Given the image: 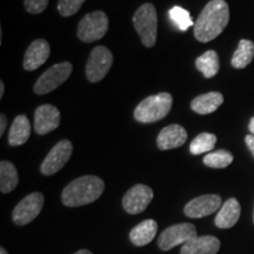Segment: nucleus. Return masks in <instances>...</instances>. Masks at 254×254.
<instances>
[{
	"instance_id": "nucleus-1",
	"label": "nucleus",
	"mask_w": 254,
	"mask_h": 254,
	"mask_svg": "<svg viewBox=\"0 0 254 254\" xmlns=\"http://www.w3.org/2000/svg\"><path fill=\"white\" fill-rule=\"evenodd\" d=\"M230 21V9L225 0H211L194 24V36L201 43H208L222 33Z\"/></svg>"
},
{
	"instance_id": "nucleus-2",
	"label": "nucleus",
	"mask_w": 254,
	"mask_h": 254,
	"mask_svg": "<svg viewBox=\"0 0 254 254\" xmlns=\"http://www.w3.org/2000/svg\"><path fill=\"white\" fill-rule=\"evenodd\" d=\"M105 184L99 177L84 176L69 183L62 193L63 204L67 207H79L92 204L103 194Z\"/></svg>"
},
{
	"instance_id": "nucleus-3",
	"label": "nucleus",
	"mask_w": 254,
	"mask_h": 254,
	"mask_svg": "<svg viewBox=\"0 0 254 254\" xmlns=\"http://www.w3.org/2000/svg\"><path fill=\"white\" fill-rule=\"evenodd\" d=\"M172 95L166 92L151 95L141 101L134 111V118L140 123H154L165 118L172 107Z\"/></svg>"
},
{
	"instance_id": "nucleus-4",
	"label": "nucleus",
	"mask_w": 254,
	"mask_h": 254,
	"mask_svg": "<svg viewBox=\"0 0 254 254\" xmlns=\"http://www.w3.org/2000/svg\"><path fill=\"white\" fill-rule=\"evenodd\" d=\"M133 24L142 44L146 47H153L157 41L158 17L155 7L152 4H144L136 9Z\"/></svg>"
},
{
	"instance_id": "nucleus-5",
	"label": "nucleus",
	"mask_w": 254,
	"mask_h": 254,
	"mask_svg": "<svg viewBox=\"0 0 254 254\" xmlns=\"http://www.w3.org/2000/svg\"><path fill=\"white\" fill-rule=\"evenodd\" d=\"M73 66L69 62H63L53 65L44 72L34 85V93L43 95L55 91L71 77Z\"/></svg>"
},
{
	"instance_id": "nucleus-6",
	"label": "nucleus",
	"mask_w": 254,
	"mask_h": 254,
	"mask_svg": "<svg viewBox=\"0 0 254 254\" xmlns=\"http://www.w3.org/2000/svg\"><path fill=\"white\" fill-rule=\"evenodd\" d=\"M109 30V18L101 11L88 13L78 26V38L84 43H93L103 38Z\"/></svg>"
},
{
	"instance_id": "nucleus-7",
	"label": "nucleus",
	"mask_w": 254,
	"mask_h": 254,
	"mask_svg": "<svg viewBox=\"0 0 254 254\" xmlns=\"http://www.w3.org/2000/svg\"><path fill=\"white\" fill-rule=\"evenodd\" d=\"M196 228L193 224L184 222L167 227L158 238V245L163 251H168L178 245H184L187 241L194 239Z\"/></svg>"
},
{
	"instance_id": "nucleus-8",
	"label": "nucleus",
	"mask_w": 254,
	"mask_h": 254,
	"mask_svg": "<svg viewBox=\"0 0 254 254\" xmlns=\"http://www.w3.org/2000/svg\"><path fill=\"white\" fill-rule=\"evenodd\" d=\"M113 64V56L105 46H97L92 50L86 65V77L88 81L98 82L106 77Z\"/></svg>"
},
{
	"instance_id": "nucleus-9",
	"label": "nucleus",
	"mask_w": 254,
	"mask_h": 254,
	"mask_svg": "<svg viewBox=\"0 0 254 254\" xmlns=\"http://www.w3.org/2000/svg\"><path fill=\"white\" fill-rule=\"evenodd\" d=\"M73 153V145L69 140H62L52 147V150L46 155L45 160L40 166V171L44 176H52L62 170Z\"/></svg>"
},
{
	"instance_id": "nucleus-10",
	"label": "nucleus",
	"mask_w": 254,
	"mask_h": 254,
	"mask_svg": "<svg viewBox=\"0 0 254 254\" xmlns=\"http://www.w3.org/2000/svg\"><path fill=\"white\" fill-rule=\"evenodd\" d=\"M44 206V195L39 192L28 194L15 206L13 211V221L15 225L24 226L33 221L40 214Z\"/></svg>"
},
{
	"instance_id": "nucleus-11",
	"label": "nucleus",
	"mask_w": 254,
	"mask_h": 254,
	"mask_svg": "<svg viewBox=\"0 0 254 254\" xmlns=\"http://www.w3.org/2000/svg\"><path fill=\"white\" fill-rule=\"evenodd\" d=\"M153 199V190L144 184H136L126 192L123 198V207L128 214L144 212Z\"/></svg>"
},
{
	"instance_id": "nucleus-12",
	"label": "nucleus",
	"mask_w": 254,
	"mask_h": 254,
	"mask_svg": "<svg viewBox=\"0 0 254 254\" xmlns=\"http://www.w3.org/2000/svg\"><path fill=\"white\" fill-rule=\"evenodd\" d=\"M221 206L220 196L215 194H206L198 196V198L187 202L185 208H184V213L189 218L199 219L214 213L221 208Z\"/></svg>"
},
{
	"instance_id": "nucleus-13",
	"label": "nucleus",
	"mask_w": 254,
	"mask_h": 254,
	"mask_svg": "<svg viewBox=\"0 0 254 254\" xmlns=\"http://www.w3.org/2000/svg\"><path fill=\"white\" fill-rule=\"evenodd\" d=\"M60 124V112L50 104L41 105L34 113V131L37 134L45 135L55 131Z\"/></svg>"
},
{
	"instance_id": "nucleus-14",
	"label": "nucleus",
	"mask_w": 254,
	"mask_h": 254,
	"mask_svg": "<svg viewBox=\"0 0 254 254\" xmlns=\"http://www.w3.org/2000/svg\"><path fill=\"white\" fill-rule=\"evenodd\" d=\"M51 47L50 44L45 39H37L32 41L25 53L24 58V68L26 71H36L46 62L50 57Z\"/></svg>"
},
{
	"instance_id": "nucleus-15",
	"label": "nucleus",
	"mask_w": 254,
	"mask_h": 254,
	"mask_svg": "<svg viewBox=\"0 0 254 254\" xmlns=\"http://www.w3.org/2000/svg\"><path fill=\"white\" fill-rule=\"evenodd\" d=\"M187 140V132L183 126L178 124L168 125L161 129L157 139V145L160 150H173L183 146Z\"/></svg>"
},
{
	"instance_id": "nucleus-16",
	"label": "nucleus",
	"mask_w": 254,
	"mask_h": 254,
	"mask_svg": "<svg viewBox=\"0 0 254 254\" xmlns=\"http://www.w3.org/2000/svg\"><path fill=\"white\" fill-rule=\"evenodd\" d=\"M220 249V240L213 236L195 237L184 244L180 254H217Z\"/></svg>"
},
{
	"instance_id": "nucleus-17",
	"label": "nucleus",
	"mask_w": 254,
	"mask_h": 254,
	"mask_svg": "<svg viewBox=\"0 0 254 254\" xmlns=\"http://www.w3.org/2000/svg\"><path fill=\"white\" fill-rule=\"evenodd\" d=\"M240 204L237 199L231 198L222 204L220 211L215 217V225L219 228H231L237 224L240 218Z\"/></svg>"
},
{
	"instance_id": "nucleus-18",
	"label": "nucleus",
	"mask_w": 254,
	"mask_h": 254,
	"mask_svg": "<svg viewBox=\"0 0 254 254\" xmlns=\"http://www.w3.org/2000/svg\"><path fill=\"white\" fill-rule=\"evenodd\" d=\"M224 103V95L220 92H208L194 98L190 107L199 114H209L217 111Z\"/></svg>"
},
{
	"instance_id": "nucleus-19",
	"label": "nucleus",
	"mask_w": 254,
	"mask_h": 254,
	"mask_svg": "<svg viewBox=\"0 0 254 254\" xmlns=\"http://www.w3.org/2000/svg\"><path fill=\"white\" fill-rule=\"evenodd\" d=\"M158 231V224L153 219H147L133 228L129 233V239L135 246H145L154 239Z\"/></svg>"
},
{
	"instance_id": "nucleus-20",
	"label": "nucleus",
	"mask_w": 254,
	"mask_h": 254,
	"mask_svg": "<svg viewBox=\"0 0 254 254\" xmlns=\"http://www.w3.org/2000/svg\"><path fill=\"white\" fill-rule=\"evenodd\" d=\"M31 135V124L26 116L20 114L12 123L8 134V144L11 146L24 145Z\"/></svg>"
},
{
	"instance_id": "nucleus-21",
	"label": "nucleus",
	"mask_w": 254,
	"mask_h": 254,
	"mask_svg": "<svg viewBox=\"0 0 254 254\" xmlns=\"http://www.w3.org/2000/svg\"><path fill=\"white\" fill-rule=\"evenodd\" d=\"M19 183L17 168L11 161L2 160L0 163V190L4 194L12 192Z\"/></svg>"
},
{
	"instance_id": "nucleus-22",
	"label": "nucleus",
	"mask_w": 254,
	"mask_h": 254,
	"mask_svg": "<svg viewBox=\"0 0 254 254\" xmlns=\"http://www.w3.org/2000/svg\"><path fill=\"white\" fill-rule=\"evenodd\" d=\"M195 66L199 69V72L204 74L205 78L211 79L215 77L219 72V67H220L217 52L213 50H209L204 55L198 57L195 60Z\"/></svg>"
},
{
	"instance_id": "nucleus-23",
	"label": "nucleus",
	"mask_w": 254,
	"mask_h": 254,
	"mask_svg": "<svg viewBox=\"0 0 254 254\" xmlns=\"http://www.w3.org/2000/svg\"><path fill=\"white\" fill-rule=\"evenodd\" d=\"M254 58V44L253 41L243 39L239 41L238 49L232 57L231 64L234 68L241 69L250 65Z\"/></svg>"
},
{
	"instance_id": "nucleus-24",
	"label": "nucleus",
	"mask_w": 254,
	"mask_h": 254,
	"mask_svg": "<svg viewBox=\"0 0 254 254\" xmlns=\"http://www.w3.org/2000/svg\"><path fill=\"white\" fill-rule=\"evenodd\" d=\"M217 144V136L212 133H201L190 142V151L194 155H199L212 151Z\"/></svg>"
},
{
	"instance_id": "nucleus-25",
	"label": "nucleus",
	"mask_w": 254,
	"mask_h": 254,
	"mask_svg": "<svg viewBox=\"0 0 254 254\" xmlns=\"http://www.w3.org/2000/svg\"><path fill=\"white\" fill-rule=\"evenodd\" d=\"M233 161V155L226 150L211 152L204 158V164L212 168H225L230 166Z\"/></svg>"
},
{
	"instance_id": "nucleus-26",
	"label": "nucleus",
	"mask_w": 254,
	"mask_h": 254,
	"mask_svg": "<svg viewBox=\"0 0 254 254\" xmlns=\"http://www.w3.org/2000/svg\"><path fill=\"white\" fill-rule=\"evenodd\" d=\"M168 15L172 23L179 28L180 31H186L187 28L193 26L195 23H193L192 18H190V12L187 9L179 7V6H174L168 11Z\"/></svg>"
},
{
	"instance_id": "nucleus-27",
	"label": "nucleus",
	"mask_w": 254,
	"mask_h": 254,
	"mask_svg": "<svg viewBox=\"0 0 254 254\" xmlns=\"http://www.w3.org/2000/svg\"><path fill=\"white\" fill-rule=\"evenodd\" d=\"M86 0H59L58 1V12L63 17H72L78 13L79 9L84 5Z\"/></svg>"
},
{
	"instance_id": "nucleus-28",
	"label": "nucleus",
	"mask_w": 254,
	"mask_h": 254,
	"mask_svg": "<svg viewBox=\"0 0 254 254\" xmlns=\"http://www.w3.org/2000/svg\"><path fill=\"white\" fill-rule=\"evenodd\" d=\"M49 0H25V9L31 14H40L45 11Z\"/></svg>"
},
{
	"instance_id": "nucleus-29",
	"label": "nucleus",
	"mask_w": 254,
	"mask_h": 254,
	"mask_svg": "<svg viewBox=\"0 0 254 254\" xmlns=\"http://www.w3.org/2000/svg\"><path fill=\"white\" fill-rule=\"evenodd\" d=\"M7 128V118L4 113L0 114V136L4 135V133Z\"/></svg>"
},
{
	"instance_id": "nucleus-30",
	"label": "nucleus",
	"mask_w": 254,
	"mask_h": 254,
	"mask_svg": "<svg viewBox=\"0 0 254 254\" xmlns=\"http://www.w3.org/2000/svg\"><path fill=\"white\" fill-rule=\"evenodd\" d=\"M245 142L247 147H249V150L251 151V153H252L254 157V135H247L245 138Z\"/></svg>"
},
{
	"instance_id": "nucleus-31",
	"label": "nucleus",
	"mask_w": 254,
	"mask_h": 254,
	"mask_svg": "<svg viewBox=\"0 0 254 254\" xmlns=\"http://www.w3.org/2000/svg\"><path fill=\"white\" fill-rule=\"evenodd\" d=\"M249 129H250L251 134L254 135V117H253L252 119L250 120V124H249Z\"/></svg>"
},
{
	"instance_id": "nucleus-32",
	"label": "nucleus",
	"mask_w": 254,
	"mask_h": 254,
	"mask_svg": "<svg viewBox=\"0 0 254 254\" xmlns=\"http://www.w3.org/2000/svg\"><path fill=\"white\" fill-rule=\"evenodd\" d=\"M4 93H5L4 81H0V99H2V97H4Z\"/></svg>"
},
{
	"instance_id": "nucleus-33",
	"label": "nucleus",
	"mask_w": 254,
	"mask_h": 254,
	"mask_svg": "<svg viewBox=\"0 0 254 254\" xmlns=\"http://www.w3.org/2000/svg\"><path fill=\"white\" fill-rule=\"evenodd\" d=\"M73 254H93V253L88 250H80V251H77V252L73 253Z\"/></svg>"
},
{
	"instance_id": "nucleus-34",
	"label": "nucleus",
	"mask_w": 254,
	"mask_h": 254,
	"mask_svg": "<svg viewBox=\"0 0 254 254\" xmlns=\"http://www.w3.org/2000/svg\"><path fill=\"white\" fill-rule=\"evenodd\" d=\"M0 254H8V253H7V251L4 249V247H1V249H0Z\"/></svg>"
},
{
	"instance_id": "nucleus-35",
	"label": "nucleus",
	"mask_w": 254,
	"mask_h": 254,
	"mask_svg": "<svg viewBox=\"0 0 254 254\" xmlns=\"http://www.w3.org/2000/svg\"><path fill=\"white\" fill-rule=\"evenodd\" d=\"M253 220H254V212H253Z\"/></svg>"
}]
</instances>
